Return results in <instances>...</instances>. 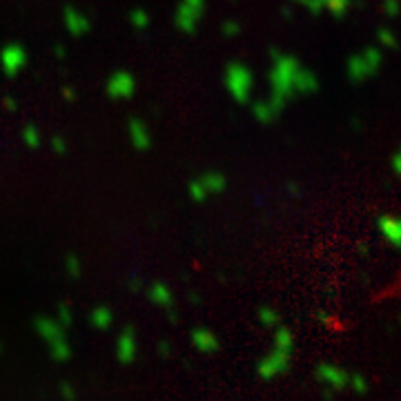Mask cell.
I'll return each mask as SVG.
<instances>
[{"instance_id":"1","label":"cell","mask_w":401,"mask_h":401,"mask_svg":"<svg viewBox=\"0 0 401 401\" xmlns=\"http://www.w3.org/2000/svg\"><path fill=\"white\" fill-rule=\"evenodd\" d=\"M270 85H272V96L270 100H261L254 105V116L261 123H272L279 112L299 94L317 92V76L310 69L301 67V63L292 56L274 54V65L270 72Z\"/></svg>"},{"instance_id":"2","label":"cell","mask_w":401,"mask_h":401,"mask_svg":"<svg viewBox=\"0 0 401 401\" xmlns=\"http://www.w3.org/2000/svg\"><path fill=\"white\" fill-rule=\"evenodd\" d=\"M225 87L236 103H248L250 94H252V87H254L252 72L241 63H230L225 67Z\"/></svg>"},{"instance_id":"3","label":"cell","mask_w":401,"mask_h":401,"mask_svg":"<svg viewBox=\"0 0 401 401\" xmlns=\"http://www.w3.org/2000/svg\"><path fill=\"white\" fill-rule=\"evenodd\" d=\"M381 67V52L379 49H366V52L355 54L348 60V78L353 83H364Z\"/></svg>"},{"instance_id":"4","label":"cell","mask_w":401,"mask_h":401,"mask_svg":"<svg viewBox=\"0 0 401 401\" xmlns=\"http://www.w3.org/2000/svg\"><path fill=\"white\" fill-rule=\"evenodd\" d=\"M225 185H227V180L221 172H205L198 178H194L192 183L187 185V189H189V196H192L194 200H203L207 196L221 194L225 189Z\"/></svg>"},{"instance_id":"5","label":"cell","mask_w":401,"mask_h":401,"mask_svg":"<svg viewBox=\"0 0 401 401\" xmlns=\"http://www.w3.org/2000/svg\"><path fill=\"white\" fill-rule=\"evenodd\" d=\"M203 12H205V0H180V5L176 9V27L183 34H194Z\"/></svg>"},{"instance_id":"6","label":"cell","mask_w":401,"mask_h":401,"mask_svg":"<svg viewBox=\"0 0 401 401\" xmlns=\"http://www.w3.org/2000/svg\"><path fill=\"white\" fill-rule=\"evenodd\" d=\"M27 49L18 43H9L7 47H3V52H0V65H3V72L7 76H18L23 69L27 67Z\"/></svg>"},{"instance_id":"7","label":"cell","mask_w":401,"mask_h":401,"mask_svg":"<svg viewBox=\"0 0 401 401\" xmlns=\"http://www.w3.org/2000/svg\"><path fill=\"white\" fill-rule=\"evenodd\" d=\"M136 92V78L125 72V69H118L112 76L107 78V96L112 100H125L132 98Z\"/></svg>"},{"instance_id":"8","label":"cell","mask_w":401,"mask_h":401,"mask_svg":"<svg viewBox=\"0 0 401 401\" xmlns=\"http://www.w3.org/2000/svg\"><path fill=\"white\" fill-rule=\"evenodd\" d=\"M127 134H129V143H132V147L138 149V152H145V149L152 147V132H149V127L140 118L129 120Z\"/></svg>"},{"instance_id":"9","label":"cell","mask_w":401,"mask_h":401,"mask_svg":"<svg viewBox=\"0 0 401 401\" xmlns=\"http://www.w3.org/2000/svg\"><path fill=\"white\" fill-rule=\"evenodd\" d=\"M63 23L67 27V32L72 34V36H85L89 32V18L83 14V12H78V9L74 7H65L63 9Z\"/></svg>"},{"instance_id":"10","label":"cell","mask_w":401,"mask_h":401,"mask_svg":"<svg viewBox=\"0 0 401 401\" xmlns=\"http://www.w3.org/2000/svg\"><path fill=\"white\" fill-rule=\"evenodd\" d=\"M379 227L384 230V236L390 241V243L401 248V218L384 216V218H379Z\"/></svg>"},{"instance_id":"11","label":"cell","mask_w":401,"mask_h":401,"mask_svg":"<svg viewBox=\"0 0 401 401\" xmlns=\"http://www.w3.org/2000/svg\"><path fill=\"white\" fill-rule=\"evenodd\" d=\"M23 143L29 147V149H36L40 147V143H43V138H40V132L36 125H27L23 129Z\"/></svg>"},{"instance_id":"12","label":"cell","mask_w":401,"mask_h":401,"mask_svg":"<svg viewBox=\"0 0 401 401\" xmlns=\"http://www.w3.org/2000/svg\"><path fill=\"white\" fill-rule=\"evenodd\" d=\"M129 23H132V27L134 29H138V32H143V29H147L149 27V14L145 12V9H134L132 14H129Z\"/></svg>"},{"instance_id":"13","label":"cell","mask_w":401,"mask_h":401,"mask_svg":"<svg viewBox=\"0 0 401 401\" xmlns=\"http://www.w3.org/2000/svg\"><path fill=\"white\" fill-rule=\"evenodd\" d=\"M221 32H223V36H227V38H234L241 34V25L236 23V20H225V23L221 25Z\"/></svg>"},{"instance_id":"14","label":"cell","mask_w":401,"mask_h":401,"mask_svg":"<svg viewBox=\"0 0 401 401\" xmlns=\"http://www.w3.org/2000/svg\"><path fill=\"white\" fill-rule=\"evenodd\" d=\"M379 43L386 45V47H395L397 40H395L393 32H388V29H381V32H379Z\"/></svg>"},{"instance_id":"15","label":"cell","mask_w":401,"mask_h":401,"mask_svg":"<svg viewBox=\"0 0 401 401\" xmlns=\"http://www.w3.org/2000/svg\"><path fill=\"white\" fill-rule=\"evenodd\" d=\"M52 147H54V152H56V154H65V152H67L65 138H60V136H54V138H52Z\"/></svg>"},{"instance_id":"16","label":"cell","mask_w":401,"mask_h":401,"mask_svg":"<svg viewBox=\"0 0 401 401\" xmlns=\"http://www.w3.org/2000/svg\"><path fill=\"white\" fill-rule=\"evenodd\" d=\"M384 7H386V12H388L390 16H397V14L401 12V7H399L397 0H384Z\"/></svg>"},{"instance_id":"17","label":"cell","mask_w":401,"mask_h":401,"mask_svg":"<svg viewBox=\"0 0 401 401\" xmlns=\"http://www.w3.org/2000/svg\"><path fill=\"white\" fill-rule=\"evenodd\" d=\"M393 165H395V172L397 174H401V152L395 156V160H393Z\"/></svg>"},{"instance_id":"18","label":"cell","mask_w":401,"mask_h":401,"mask_svg":"<svg viewBox=\"0 0 401 401\" xmlns=\"http://www.w3.org/2000/svg\"><path fill=\"white\" fill-rule=\"evenodd\" d=\"M5 105H7V109H16V103H14V100H5Z\"/></svg>"}]
</instances>
